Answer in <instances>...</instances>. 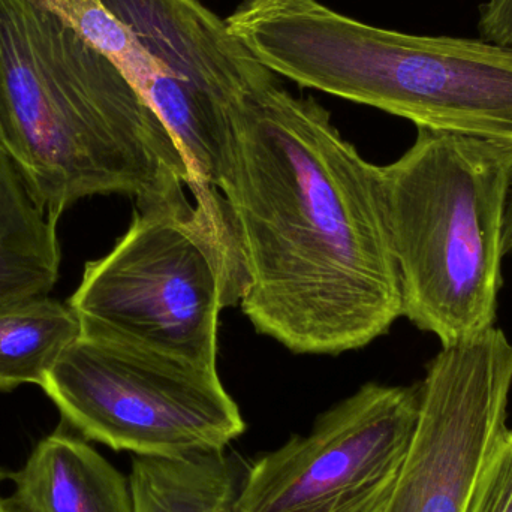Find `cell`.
Instances as JSON below:
<instances>
[{"mask_svg": "<svg viewBox=\"0 0 512 512\" xmlns=\"http://www.w3.org/2000/svg\"><path fill=\"white\" fill-rule=\"evenodd\" d=\"M104 54L158 113L194 186L218 189L233 117L276 80L203 0H41ZM189 188V189H191Z\"/></svg>", "mask_w": 512, "mask_h": 512, "instance_id": "8992f818", "label": "cell"}, {"mask_svg": "<svg viewBox=\"0 0 512 512\" xmlns=\"http://www.w3.org/2000/svg\"><path fill=\"white\" fill-rule=\"evenodd\" d=\"M421 382H369L307 435L251 463L242 512H384L411 444Z\"/></svg>", "mask_w": 512, "mask_h": 512, "instance_id": "ba28073f", "label": "cell"}, {"mask_svg": "<svg viewBox=\"0 0 512 512\" xmlns=\"http://www.w3.org/2000/svg\"><path fill=\"white\" fill-rule=\"evenodd\" d=\"M41 388L69 429L134 456L221 450L246 432L218 369L83 334Z\"/></svg>", "mask_w": 512, "mask_h": 512, "instance_id": "52a82bcc", "label": "cell"}, {"mask_svg": "<svg viewBox=\"0 0 512 512\" xmlns=\"http://www.w3.org/2000/svg\"><path fill=\"white\" fill-rule=\"evenodd\" d=\"M245 261L240 306L294 354L339 355L403 316L381 167L312 98L277 80L245 96L219 176Z\"/></svg>", "mask_w": 512, "mask_h": 512, "instance_id": "6da1fadb", "label": "cell"}, {"mask_svg": "<svg viewBox=\"0 0 512 512\" xmlns=\"http://www.w3.org/2000/svg\"><path fill=\"white\" fill-rule=\"evenodd\" d=\"M245 42L300 86L417 128L512 144V47L381 29L316 0H256Z\"/></svg>", "mask_w": 512, "mask_h": 512, "instance_id": "3957f363", "label": "cell"}, {"mask_svg": "<svg viewBox=\"0 0 512 512\" xmlns=\"http://www.w3.org/2000/svg\"><path fill=\"white\" fill-rule=\"evenodd\" d=\"M5 478V472H3L2 469H0V486H2L3 480H5Z\"/></svg>", "mask_w": 512, "mask_h": 512, "instance_id": "ac0fdd59", "label": "cell"}, {"mask_svg": "<svg viewBox=\"0 0 512 512\" xmlns=\"http://www.w3.org/2000/svg\"><path fill=\"white\" fill-rule=\"evenodd\" d=\"M57 224L0 152V304L50 295L60 276Z\"/></svg>", "mask_w": 512, "mask_h": 512, "instance_id": "7c38bea8", "label": "cell"}, {"mask_svg": "<svg viewBox=\"0 0 512 512\" xmlns=\"http://www.w3.org/2000/svg\"><path fill=\"white\" fill-rule=\"evenodd\" d=\"M417 129L381 167L403 316L453 346L495 327L512 144Z\"/></svg>", "mask_w": 512, "mask_h": 512, "instance_id": "277c9868", "label": "cell"}, {"mask_svg": "<svg viewBox=\"0 0 512 512\" xmlns=\"http://www.w3.org/2000/svg\"><path fill=\"white\" fill-rule=\"evenodd\" d=\"M135 209L113 251L87 262L68 304L81 334L218 369L222 310L248 286L227 203L212 186Z\"/></svg>", "mask_w": 512, "mask_h": 512, "instance_id": "5b68a950", "label": "cell"}, {"mask_svg": "<svg viewBox=\"0 0 512 512\" xmlns=\"http://www.w3.org/2000/svg\"><path fill=\"white\" fill-rule=\"evenodd\" d=\"M80 336L74 310L50 295L0 304V393L26 384L41 387Z\"/></svg>", "mask_w": 512, "mask_h": 512, "instance_id": "4fadbf2b", "label": "cell"}, {"mask_svg": "<svg viewBox=\"0 0 512 512\" xmlns=\"http://www.w3.org/2000/svg\"><path fill=\"white\" fill-rule=\"evenodd\" d=\"M512 343L492 327L442 346L421 381L417 426L384 512H466L508 432Z\"/></svg>", "mask_w": 512, "mask_h": 512, "instance_id": "9c48e42d", "label": "cell"}, {"mask_svg": "<svg viewBox=\"0 0 512 512\" xmlns=\"http://www.w3.org/2000/svg\"><path fill=\"white\" fill-rule=\"evenodd\" d=\"M502 252L507 256L512 252V182L505 210L504 231H502Z\"/></svg>", "mask_w": 512, "mask_h": 512, "instance_id": "2e32d148", "label": "cell"}, {"mask_svg": "<svg viewBox=\"0 0 512 512\" xmlns=\"http://www.w3.org/2000/svg\"><path fill=\"white\" fill-rule=\"evenodd\" d=\"M251 463L231 447L180 457L132 456L134 512H242Z\"/></svg>", "mask_w": 512, "mask_h": 512, "instance_id": "8fae6325", "label": "cell"}, {"mask_svg": "<svg viewBox=\"0 0 512 512\" xmlns=\"http://www.w3.org/2000/svg\"><path fill=\"white\" fill-rule=\"evenodd\" d=\"M0 512H32L26 504L12 493L11 496L0 498Z\"/></svg>", "mask_w": 512, "mask_h": 512, "instance_id": "e0dca14e", "label": "cell"}, {"mask_svg": "<svg viewBox=\"0 0 512 512\" xmlns=\"http://www.w3.org/2000/svg\"><path fill=\"white\" fill-rule=\"evenodd\" d=\"M9 480L32 512H134L129 478L63 423Z\"/></svg>", "mask_w": 512, "mask_h": 512, "instance_id": "30bf717a", "label": "cell"}, {"mask_svg": "<svg viewBox=\"0 0 512 512\" xmlns=\"http://www.w3.org/2000/svg\"><path fill=\"white\" fill-rule=\"evenodd\" d=\"M478 38L512 47V0H489L480 6Z\"/></svg>", "mask_w": 512, "mask_h": 512, "instance_id": "9a60e30c", "label": "cell"}, {"mask_svg": "<svg viewBox=\"0 0 512 512\" xmlns=\"http://www.w3.org/2000/svg\"><path fill=\"white\" fill-rule=\"evenodd\" d=\"M0 152L56 224L84 198L140 209L194 185L149 102L41 0H0Z\"/></svg>", "mask_w": 512, "mask_h": 512, "instance_id": "7a4b0ae2", "label": "cell"}, {"mask_svg": "<svg viewBox=\"0 0 512 512\" xmlns=\"http://www.w3.org/2000/svg\"><path fill=\"white\" fill-rule=\"evenodd\" d=\"M466 512H512V429L493 454Z\"/></svg>", "mask_w": 512, "mask_h": 512, "instance_id": "5bb4252c", "label": "cell"}]
</instances>
